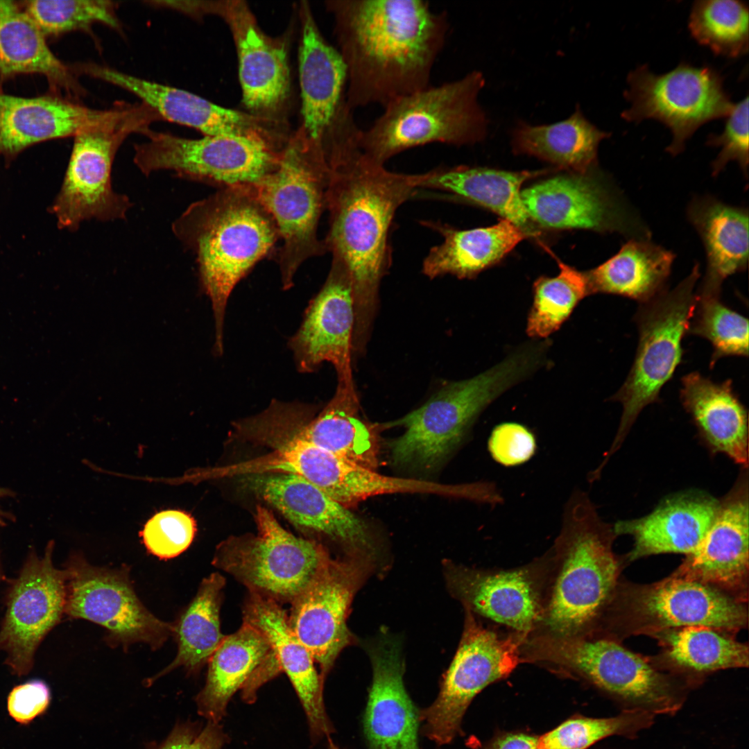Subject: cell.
I'll list each match as a JSON object with an SVG mask.
<instances>
[{"label": "cell", "mask_w": 749, "mask_h": 749, "mask_svg": "<svg viewBox=\"0 0 749 749\" xmlns=\"http://www.w3.org/2000/svg\"><path fill=\"white\" fill-rule=\"evenodd\" d=\"M225 585V579L218 572L203 579L195 596L174 623L173 635L178 645L175 657L149 682L180 666L194 675L208 662L225 636L221 632L220 621Z\"/></svg>", "instance_id": "40"}, {"label": "cell", "mask_w": 749, "mask_h": 749, "mask_svg": "<svg viewBox=\"0 0 749 749\" xmlns=\"http://www.w3.org/2000/svg\"><path fill=\"white\" fill-rule=\"evenodd\" d=\"M54 542L39 557L32 549L6 594V614L0 628V651L12 673L26 675L35 652L65 614L67 572L54 567Z\"/></svg>", "instance_id": "18"}, {"label": "cell", "mask_w": 749, "mask_h": 749, "mask_svg": "<svg viewBox=\"0 0 749 749\" xmlns=\"http://www.w3.org/2000/svg\"><path fill=\"white\" fill-rule=\"evenodd\" d=\"M301 37L299 74L303 123L313 141L323 138L345 101L346 72L337 49L323 37L306 1L299 9Z\"/></svg>", "instance_id": "32"}, {"label": "cell", "mask_w": 749, "mask_h": 749, "mask_svg": "<svg viewBox=\"0 0 749 749\" xmlns=\"http://www.w3.org/2000/svg\"><path fill=\"white\" fill-rule=\"evenodd\" d=\"M546 562L545 554L510 569H476L448 561L444 574L450 594L465 610L528 637L542 619Z\"/></svg>", "instance_id": "21"}, {"label": "cell", "mask_w": 749, "mask_h": 749, "mask_svg": "<svg viewBox=\"0 0 749 749\" xmlns=\"http://www.w3.org/2000/svg\"><path fill=\"white\" fill-rule=\"evenodd\" d=\"M442 236L422 264V272L433 279L451 275L459 279H472L481 272L498 264L521 241L529 236L510 221L501 218L488 227L460 230L440 221H423Z\"/></svg>", "instance_id": "36"}, {"label": "cell", "mask_w": 749, "mask_h": 749, "mask_svg": "<svg viewBox=\"0 0 749 749\" xmlns=\"http://www.w3.org/2000/svg\"><path fill=\"white\" fill-rule=\"evenodd\" d=\"M526 637L504 635L484 627L465 610L464 629L456 654L440 683L436 700L419 711L422 733L439 745L461 732L463 717L473 698L491 683L508 676L522 662Z\"/></svg>", "instance_id": "15"}, {"label": "cell", "mask_w": 749, "mask_h": 749, "mask_svg": "<svg viewBox=\"0 0 749 749\" xmlns=\"http://www.w3.org/2000/svg\"><path fill=\"white\" fill-rule=\"evenodd\" d=\"M536 450L533 433L525 426L504 422L496 426L488 439V451L498 463L511 467L532 458Z\"/></svg>", "instance_id": "49"}, {"label": "cell", "mask_w": 749, "mask_h": 749, "mask_svg": "<svg viewBox=\"0 0 749 749\" xmlns=\"http://www.w3.org/2000/svg\"><path fill=\"white\" fill-rule=\"evenodd\" d=\"M626 635L705 626L732 634L747 627L745 603L712 586L670 576L648 585L617 587L605 612Z\"/></svg>", "instance_id": "12"}, {"label": "cell", "mask_w": 749, "mask_h": 749, "mask_svg": "<svg viewBox=\"0 0 749 749\" xmlns=\"http://www.w3.org/2000/svg\"><path fill=\"white\" fill-rule=\"evenodd\" d=\"M328 180L322 146L300 128L286 142L275 170L254 187L282 240L277 256L284 290L293 286L303 262L327 251L318 236V227Z\"/></svg>", "instance_id": "7"}, {"label": "cell", "mask_w": 749, "mask_h": 749, "mask_svg": "<svg viewBox=\"0 0 749 749\" xmlns=\"http://www.w3.org/2000/svg\"><path fill=\"white\" fill-rule=\"evenodd\" d=\"M327 738H328L327 749H341L339 747H338L334 743V742L331 739L330 736L327 737Z\"/></svg>", "instance_id": "54"}, {"label": "cell", "mask_w": 749, "mask_h": 749, "mask_svg": "<svg viewBox=\"0 0 749 749\" xmlns=\"http://www.w3.org/2000/svg\"><path fill=\"white\" fill-rule=\"evenodd\" d=\"M135 145L134 162L146 175L169 170L180 178L226 187H256L277 166L284 146L264 136L180 137L149 129Z\"/></svg>", "instance_id": "11"}, {"label": "cell", "mask_w": 749, "mask_h": 749, "mask_svg": "<svg viewBox=\"0 0 749 749\" xmlns=\"http://www.w3.org/2000/svg\"><path fill=\"white\" fill-rule=\"evenodd\" d=\"M239 477L291 522L326 535L341 546L347 557L375 562L377 542L368 524L305 479L284 472Z\"/></svg>", "instance_id": "22"}, {"label": "cell", "mask_w": 749, "mask_h": 749, "mask_svg": "<svg viewBox=\"0 0 749 749\" xmlns=\"http://www.w3.org/2000/svg\"><path fill=\"white\" fill-rule=\"evenodd\" d=\"M700 276L696 263L675 288L639 304L634 317L639 334L637 352L625 381L611 398L621 404L623 411L602 467L621 447L641 411L658 401L660 390L682 361V340L696 307L694 289Z\"/></svg>", "instance_id": "9"}, {"label": "cell", "mask_w": 749, "mask_h": 749, "mask_svg": "<svg viewBox=\"0 0 749 749\" xmlns=\"http://www.w3.org/2000/svg\"><path fill=\"white\" fill-rule=\"evenodd\" d=\"M78 71L130 92L160 119L192 128L204 136L275 137L266 126L272 121L222 107L184 89L94 62L80 63Z\"/></svg>", "instance_id": "25"}, {"label": "cell", "mask_w": 749, "mask_h": 749, "mask_svg": "<svg viewBox=\"0 0 749 749\" xmlns=\"http://www.w3.org/2000/svg\"><path fill=\"white\" fill-rule=\"evenodd\" d=\"M30 74L44 76L55 94L67 93L70 98L84 94L73 67L51 51L21 2L0 0V85L12 76Z\"/></svg>", "instance_id": "37"}, {"label": "cell", "mask_w": 749, "mask_h": 749, "mask_svg": "<svg viewBox=\"0 0 749 749\" xmlns=\"http://www.w3.org/2000/svg\"><path fill=\"white\" fill-rule=\"evenodd\" d=\"M481 749H539L538 737L524 732L499 735Z\"/></svg>", "instance_id": "52"}, {"label": "cell", "mask_w": 749, "mask_h": 749, "mask_svg": "<svg viewBox=\"0 0 749 749\" xmlns=\"http://www.w3.org/2000/svg\"><path fill=\"white\" fill-rule=\"evenodd\" d=\"M688 334L712 344V367L724 356L748 355V320L725 305L721 295H697Z\"/></svg>", "instance_id": "44"}, {"label": "cell", "mask_w": 749, "mask_h": 749, "mask_svg": "<svg viewBox=\"0 0 749 749\" xmlns=\"http://www.w3.org/2000/svg\"><path fill=\"white\" fill-rule=\"evenodd\" d=\"M15 495V493L10 489L6 488H0V501L6 497H11ZM15 520V516L7 511H5L0 504V527L6 526L8 522Z\"/></svg>", "instance_id": "53"}, {"label": "cell", "mask_w": 749, "mask_h": 749, "mask_svg": "<svg viewBox=\"0 0 749 749\" xmlns=\"http://www.w3.org/2000/svg\"><path fill=\"white\" fill-rule=\"evenodd\" d=\"M227 741L218 723L208 721L202 726L185 722L178 724L166 739L152 749H222Z\"/></svg>", "instance_id": "50"}, {"label": "cell", "mask_w": 749, "mask_h": 749, "mask_svg": "<svg viewBox=\"0 0 749 749\" xmlns=\"http://www.w3.org/2000/svg\"><path fill=\"white\" fill-rule=\"evenodd\" d=\"M706 144L721 148L712 162L713 176L716 177L730 162H736L747 179L749 161L748 96L734 103L726 117L723 131L718 135L710 134Z\"/></svg>", "instance_id": "48"}, {"label": "cell", "mask_w": 749, "mask_h": 749, "mask_svg": "<svg viewBox=\"0 0 749 749\" xmlns=\"http://www.w3.org/2000/svg\"><path fill=\"white\" fill-rule=\"evenodd\" d=\"M521 196L538 228L581 229L650 239L648 227L619 189L596 168L541 180L522 190Z\"/></svg>", "instance_id": "16"}, {"label": "cell", "mask_w": 749, "mask_h": 749, "mask_svg": "<svg viewBox=\"0 0 749 749\" xmlns=\"http://www.w3.org/2000/svg\"><path fill=\"white\" fill-rule=\"evenodd\" d=\"M260 422L359 465L375 470L379 442L376 427L361 415L352 379H338L333 397L316 413L313 406L273 400Z\"/></svg>", "instance_id": "20"}, {"label": "cell", "mask_w": 749, "mask_h": 749, "mask_svg": "<svg viewBox=\"0 0 749 749\" xmlns=\"http://www.w3.org/2000/svg\"><path fill=\"white\" fill-rule=\"evenodd\" d=\"M655 714L632 707L609 718H571L538 737L539 749H587L612 735L631 736L649 727Z\"/></svg>", "instance_id": "45"}, {"label": "cell", "mask_w": 749, "mask_h": 749, "mask_svg": "<svg viewBox=\"0 0 749 749\" xmlns=\"http://www.w3.org/2000/svg\"><path fill=\"white\" fill-rule=\"evenodd\" d=\"M132 112L128 105L92 109L54 93L17 96L0 85V155L11 157L37 143L74 137L85 130L121 121Z\"/></svg>", "instance_id": "27"}, {"label": "cell", "mask_w": 749, "mask_h": 749, "mask_svg": "<svg viewBox=\"0 0 749 749\" xmlns=\"http://www.w3.org/2000/svg\"><path fill=\"white\" fill-rule=\"evenodd\" d=\"M687 214L706 254V270L696 294L721 295L724 280L748 266V210L706 195L695 196Z\"/></svg>", "instance_id": "35"}, {"label": "cell", "mask_w": 749, "mask_h": 749, "mask_svg": "<svg viewBox=\"0 0 749 749\" xmlns=\"http://www.w3.org/2000/svg\"><path fill=\"white\" fill-rule=\"evenodd\" d=\"M742 468L731 490L719 499L714 520L698 546L671 576L717 588L748 601L749 487Z\"/></svg>", "instance_id": "23"}, {"label": "cell", "mask_w": 749, "mask_h": 749, "mask_svg": "<svg viewBox=\"0 0 749 749\" xmlns=\"http://www.w3.org/2000/svg\"><path fill=\"white\" fill-rule=\"evenodd\" d=\"M21 3L46 37L89 30L95 24L121 28L117 5L111 1L31 0Z\"/></svg>", "instance_id": "46"}, {"label": "cell", "mask_w": 749, "mask_h": 749, "mask_svg": "<svg viewBox=\"0 0 749 749\" xmlns=\"http://www.w3.org/2000/svg\"><path fill=\"white\" fill-rule=\"evenodd\" d=\"M207 664L205 684L196 701L199 714L216 723L239 689L243 700L252 703L259 687L282 673L268 639L243 621L236 632L225 636Z\"/></svg>", "instance_id": "28"}, {"label": "cell", "mask_w": 749, "mask_h": 749, "mask_svg": "<svg viewBox=\"0 0 749 749\" xmlns=\"http://www.w3.org/2000/svg\"><path fill=\"white\" fill-rule=\"evenodd\" d=\"M3 578H4V576H3V571H2L1 565V563H0V581L1 580H3Z\"/></svg>", "instance_id": "55"}, {"label": "cell", "mask_w": 749, "mask_h": 749, "mask_svg": "<svg viewBox=\"0 0 749 749\" xmlns=\"http://www.w3.org/2000/svg\"><path fill=\"white\" fill-rule=\"evenodd\" d=\"M374 566L368 559L332 557L291 604L290 627L318 664L324 682L341 651L355 642L347 619L355 594Z\"/></svg>", "instance_id": "19"}, {"label": "cell", "mask_w": 749, "mask_h": 749, "mask_svg": "<svg viewBox=\"0 0 749 749\" xmlns=\"http://www.w3.org/2000/svg\"><path fill=\"white\" fill-rule=\"evenodd\" d=\"M196 531V522L190 515L182 510H167L148 519L140 536L150 553L161 559H170L188 549Z\"/></svg>", "instance_id": "47"}, {"label": "cell", "mask_w": 749, "mask_h": 749, "mask_svg": "<svg viewBox=\"0 0 749 749\" xmlns=\"http://www.w3.org/2000/svg\"><path fill=\"white\" fill-rule=\"evenodd\" d=\"M158 118L148 107L115 123L85 130L74 137L65 176L52 207L59 226L71 230L85 221L124 219L132 206L112 186V166L124 139L145 133Z\"/></svg>", "instance_id": "14"}, {"label": "cell", "mask_w": 749, "mask_h": 749, "mask_svg": "<svg viewBox=\"0 0 749 749\" xmlns=\"http://www.w3.org/2000/svg\"><path fill=\"white\" fill-rule=\"evenodd\" d=\"M723 80L721 74L709 66L682 62L657 75L647 65H640L628 75V88L623 95L630 106L621 112V118L636 123L653 119L664 124L673 135L666 150L676 155L702 125L726 118L732 111L734 103Z\"/></svg>", "instance_id": "13"}, {"label": "cell", "mask_w": 749, "mask_h": 749, "mask_svg": "<svg viewBox=\"0 0 749 749\" xmlns=\"http://www.w3.org/2000/svg\"><path fill=\"white\" fill-rule=\"evenodd\" d=\"M51 691L42 680H32L15 687L8 697V711L17 722L27 724L49 705Z\"/></svg>", "instance_id": "51"}, {"label": "cell", "mask_w": 749, "mask_h": 749, "mask_svg": "<svg viewBox=\"0 0 749 749\" xmlns=\"http://www.w3.org/2000/svg\"><path fill=\"white\" fill-rule=\"evenodd\" d=\"M719 499L700 491H686L662 500L649 514L613 525L616 535L633 539L626 560L660 553H691L709 528Z\"/></svg>", "instance_id": "31"}, {"label": "cell", "mask_w": 749, "mask_h": 749, "mask_svg": "<svg viewBox=\"0 0 749 749\" xmlns=\"http://www.w3.org/2000/svg\"><path fill=\"white\" fill-rule=\"evenodd\" d=\"M360 128L333 135L325 155L329 168L325 208L327 251L350 273L354 302V338L367 339L381 281L391 262L390 230L398 208L418 191L415 174L390 171L368 156L358 141Z\"/></svg>", "instance_id": "1"}, {"label": "cell", "mask_w": 749, "mask_h": 749, "mask_svg": "<svg viewBox=\"0 0 749 749\" xmlns=\"http://www.w3.org/2000/svg\"><path fill=\"white\" fill-rule=\"evenodd\" d=\"M255 516L257 534L222 541L212 565L233 576L248 593L291 605L332 556L321 543L286 531L266 508L257 507Z\"/></svg>", "instance_id": "10"}, {"label": "cell", "mask_w": 749, "mask_h": 749, "mask_svg": "<svg viewBox=\"0 0 749 749\" xmlns=\"http://www.w3.org/2000/svg\"><path fill=\"white\" fill-rule=\"evenodd\" d=\"M611 136L591 123L580 106L567 119L551 124L516 123L511 133L513 151L535 157L570 173L595 169L600 142Z\"/></svg>", "instance_id": "38"}, {"label": "cell", "mask_w": 749, "mask_h": 749, "mask_svg": "<svg viewBox=\"0 0 749 749\" xmlns=\"http://www.w3.org/2000/svg\"><path fill=\"white\" fill-rule=\"evenodd\" d=\"M346 72L345 101L354 110L429 87L449 25L422 0H329Z\"/></svg>", "instance_id": "2"}, {"label": "cell", "mask_w": 749, "mask_h": 749, "mask_svg": "<svg viewBox=\"0 0 749 749\" xmlns=\"http://www.w3.org/2000/svg\"><path fill=\"white\" fill-rule=\"evenodd\" d=\"M675 255L650 239H630L599 266L585 272L589 294L646 302L666 289Z\"/></svg>", "instance_id": "39"}, {"label": "cell", "mask_w": 749, "mask_h": 749, "mask_svg": "<svg viewBox=\"0 0 749 749\" xmlns=\"http://www.w3.org/2000/svg\"><path fill=\"white\" fill-rule=\"evenodd\" d=\"M242 613L243 621L259 630L273 647L302 705L312 741L330 736L334 727L325 708L324 680L311 653L291 630L287 612L272 600L248 593Z\"/></svg>", "instance_id": "30"}, {"label": "cell", "mask_w": 749, "mask_h": 749, "mask_svg": "<svg viewBox=\"0 0 749 749\" xmlns=\"http://www.w3.org/2000/svg\"><path fill=\"white\" fill-rule=\"evenodd\" d=\"M682 405L711 451L721 453L742 468L748 466V411L731 379L715 382L698 372L681 379Z\"/></svg>", "instance_id": "34"}, {"label": "cell", "mask_w": 749, "mask_h": 749, "mask_svg": "<svg viewBox=\"0 0 749 749\" xmlns=\"http://www.w3.org/2000/svg\"><path fill=\"white\" fill-rule=\"evenodd\" d=\"M558 169L509 171L501 169L458 166L439 167L415 174L418 189H429L491 211L514 223L529 237L537 239L539 228L531 220L522 200V184L533 178Z\"/></svg>", "instance_id": "33"}, {"label": "cell", "mask_w": 749, "mask_h": 749, "mask_svg": "<svg viewBox=\"0 0 749 749\" xmlns=\"http://www.w3.org/2000/svg\"><path fill=\"white\" fill-rule=\"evenodd\" d=\"M662 662L682 673L705 674L748 666L749 649L730 635L705 626L668 629L653 634Z\"/></svg>", "instance_id": "41"}, {"label": "cell", "mask_w": 749, "mask_h": 749, "mask_svg": "<svg viewBox=\"0 0 749 749\" xmlns=\"http://www.w3.org/2000/svg\"><path fill=\"white\" fill-rule=\"evenodd\" d=\"M617 536L586 493L571 494L560 533L545 553L542 615L528 637H571L599 628L618 586Z\"/></svg>", "instance_id": "3"}, {"label": "cell", "mask_w": 749, "mask_h": 749, "mask_svg": "<svg viewBox=\"0 0 749 749\" xmlns=\"http://www.w3.org/2000/svg\"><path fill=\"white\" fill-rule=\"evenodd\" d=\"M546 352L541 342L525 345L485 372L446 384L421 406L391 422L404 428L390 443L393 463L422 472L437 469L492 401L542 366Z\"/></svg>", "instance_id": "5"}, {"label": "cell", "mask_w": 749, "mask_h": 749, "mask_svg": "<svg viewBox=\"0 0 749 749\" xmlns=\"http://www.w3.org/2000/svg\"><path fill=\"white\" fill-rule=\"evenodd\" d=\"M688 26L693 38L716 55L736 58L748 51L749 11L745 2L696 1Z\"/></svg>", "instance_id": "42"}, {"label": "cell", "mask_w": 749, "mask_h": 749, "mask_svg": "<svg viewBox=\"0 0 749 749\" xmlns=\"http://www.w3.org/2000/svg\"><path fill=\"white\" fill-rule=\"evenodd\" d=\"M172 231L196 256L200 284L213 311V350L221 356L230 295L271 253L279 239L277 226L254 187H234L191 204L172 223Z\"/></svg>", "instance_id": "4"}, {"label": "cell", "mask_w": 749, "mask_h": 749, "mask_svg": "<svg viewBox=\"0 0 749 749\" xmlns=\"http://www.w3.org/2000/svg\"><path fill=\"white\" fill-rule=\"evenodd\" d=\"M220 17L228 25L236 49L243 103L250 114L272 121L289 94L286 44L261 29L243 1H224Z\"/></svg>", "instance_id": "26"}, {"label": "cell", "mask_w": 749, "mask_h": 749, "mask_svg": "<svg viewBox=\"0 0 749 749\" xmlns=\"http://www.w3.org/2000/svg\"><path fill=\"white\" fill-rule=\"evenodd\" d=\"M522 660L580 677L633 707L671 714L682 705L675 683L643 657L608 635L592 632L554 638L533 636L522 648Z\"/></svg>", "instance_id": "8"}, {"label": "cell", "mask_w": 749, "mask_h": 749, "mask_svg": "<svg viewBox=\"0 0 749 749\" xmlns=\"http://www.w3.org/2000/svg\"><path fill=\"white\" fill-rule=\"evenodd\" d=\"M372 668V681L363 726L369 749H418L419 711L403 681L401 644L382 633L365 644Z\"/></svg>", "instance_id": "29"}, {"label": "cell", "mask_w": 749, "mask_h": 749, "mask_svg": "<svg viewBox=\"0 0 749 749\" xmlns=\"http://www.w3.org/2000/svg\"><path fill=\"white\" fill-rule=\"evenodd\" d=\"M354 323L351 277L345 264L332 256L324 284L309 302L300 327L288 342L298 371L311 373L329 362L338 379H352Z\"/></svg>", "instance_id": "24"}, {"label": "cell", "mask_w": 749, "mask_h": 749, "mask_svg": "<svg viewBox=\"0 0 749 749\" xmlns=\"http://www.w3.org/2000/svg\"><path fill=\"white\" fill-rule=\"evenodd\" d=\"M67 572L65 614L95 623L106 630L109 644L141 642L157 650L173 635L174 623L159 619L137 597L127 569L90 565L79 554L70 556Z\"/></svg>", "instance_id": "17"}, {"label": "cell", "mask_w": 749, "mask_h": 749, "mask_svg": "<svg viewBox=\"0 0 749 749\" xmlns=\"http://www.w3.org/2000/svg\"><path fill=\"white\" fill-rule=\"evenodd\" d=\"M559 273L540 276L533 284V302L526 325L533 338H546L569 318L575 307L589 295L585 272L556 257Z\"/></svg>", "instance_id": "43"}, {"label": "cell", "mask_w": 749, "mask_h": 749, "mask_svg": "<svg viewBox=\"0 0 749 749\" xmlns=\"http://www.w3.org/2000/svg\"><path fill=\"white\" fill-rule=\"evenodd\" d=\"M485 85L481 72L431 86L398 98L366 129L359 144L372 160L385 164L413 147L440 143L460 146L485 139L488 119L478 96Z\"/></svg>", "instance_id": "6"}]
</instances>
